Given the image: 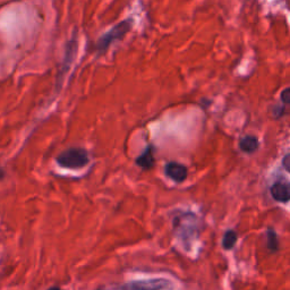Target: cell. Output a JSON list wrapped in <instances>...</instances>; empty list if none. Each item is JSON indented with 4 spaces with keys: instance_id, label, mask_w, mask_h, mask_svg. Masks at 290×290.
<instances>
[{
    "instance_id": "52a82bcc",
    "label": "cell",
    "mask_w": 290,
    "mask_h": 290,
    "mask_svg": "<svg viewBox=\"0 0 290 290\" xmlns=\"http://www.w3.org/2000/svg\"><path fill=\"white\" fill-rule=\"evenodd\" d=\"M239 148L243 152L245 153H252L254 152L259 148V141L255 136H245L244 138H241V141L239 143Z\"/></svg>"
},
{
    "instance_id": "4fadbf2b",
    "label": "cell",
    "mask_w": 290,
    "mask_h": 290,
    "mask_svg": "<svg viewBox=\"0 0 290 290\" xmlns=\"http://www.w3.org/2000/svg\"><path fill=\"white\" fill-rule=\"evenodd\" d=\"M99 290H105V289H99Z\"/></svg>"
},
{
    "instance_id": "ba28073f",
    "label": "cell",
    "mask_w": 290,
    "mask_h": 290,
    "mask_svg": "<svg viewBox=\"0 0 290 290\" xmlns=\"http://www.w3.org/2000/svg\"><path fill=\"white\" fill-rule=\"evenodd\" d=\"M236 241H237V234H236L234 230H228V232H225L222 239L223 248L227 251L232 250L236 245Z\"/></svg>"
},
{
    "instance_id": "7a4b0ae2",
    "label": "cell",
    "mask_w": 290,
    "mask_h": 290,
    "mask_svg": "<svg viewBox=\"0 0 290 290\" xmlns=\"http://www.w3.org/2000/svg\"><path fill=\"white\" fill-rule=\"evenodd\" d=\"M174 283L167 278H148L123 283L119 290H170Z\"/></svg>"
},
{
    "instance_id": "30bf717a",
    "label": "cell",
    "mask_w": 290,
    "mask_h": 290,
    "mask_svg": "<svg viewBox=\"0 0 290 290\" xmlns=\"http://www.w3.org/2000/svg\"><path fill=\"white\" fill-rule=\"evenodd\" d=\"M281 101L283 103L290 105V88L284 89L281 92Z\"/></svg>"
},
{
    "instance_id": "8992f818",
    "label": "cell",
    "mask_w": 290,
    "mask_h": 290,
    "mask_svg": "<svg viewBox=\"0 0 290 290\" xmlns=\"http://www.w3.org/2000/svg\"><path fill=\"white\" fill-rule=\"evenodd\" d=\"M136 164L143 169H151L154 165L153 150L151 147H148L145 151L136 159Z\"/></svg>"
},
{
    "instance_id": "7c38bea8",
    "label": "cell",
    "mask_w": 290,
    "mask_h": 290,
    "mask_svg": "<svg viewBox=\"0 0 290 290\" xmlns=\"http://www.w3.org/2000/svg\"><path fill=\"white\" fill-rule=\"evenodd\" d=\"M48 290H63V289L59 288V287H51V288H49Z\"/></svg>"
},
{
    "instance_id": "8fae6325",
    "label": "cell",
    "mask_w": 290,
    "mask_h": 290,
    "mask_svg": "<svg viewBox=\"0 0 290 290\" xmlns=\"http://www.w3.org/2000/svg\"><path fill=\"white\" fill-rule=\"evenodd\" d=\"M282 165H283V168L286 169L288 173L290 174V154H287L286 157L283 158L282 160Z\"/></svg>"
},
{
    "instance_id": "277c9868",
    "label": "cell",
    "mask_w": 290,
    "mask_h": 290,
    "mask_svg": "<svg viewBox=\"0 0 290 290\" xmlns=\"http://www.w3.org/2000/svg\"><path fill=\"white\" fill-rule=\"evenodd\" d=\"M271 195L277 202L288 203L290 202V182L284 180H278L271 187Z\"/></svg>"
},
{
    "instance_id": "9c48e42d",
    "label": "cell",
    "mask_w": 290,
    "mask_h": 290,
    "mask_svg": "<svg viewBox=\"0 0 290 290\" xmlns=\"http://www.w3.org/2000/svg\"><path fill=\"white\" fill-rule=\"evenodd\" d=\"M267 247L271 252H277L279 248V240L273 229L267 230Z\"/></svg>"
},
{
    "instance_id": "6da1fadb",
    "label": "cell",
    "mask_w": 290,
    "mask_h": 290,
    "mask_svg": "<svg viewBox=\"0 0 290 290\" xmlns=\"http://www.w3.org/2000/svg\"><path fill=\"white\" fill-rule=\"evenodd\" d=\"M89 154L87 150L72 148L65 150L57 157V163L63 168L80 169L89 163Z\"/></svg>"
},
{
    "instance_id": "3957f363",
    "label": "cell",
    "mask_w": 290,
    "mask_h": 290,
    "mask_svg": "<svg viewBox=\"0 0 290 290\" xmlns=\"http://www.w3.org/2000/svg\"><path fill=\"white\" fill-rule=\"evenodd\" d=\"M175 230L184 243H190L197 234V219L192 213L182 214L175 220Z\"/></svg>"
},
{
    "instance_id": "5b68a950",
    "label": "cell",
    "mask_w": 290,
    "mask_h": 290,
    "mask_svg": "<svg viewBox=\"0 0 290 290\" xmlns=\"http://www.w3.org/2000/svg\"><path fill=\"white\" fill-rule=\"evenodd\" d=\"M164 171L165 175L176 182H182L187 178V175H189V171H187L185 165L178 162H169L165 165Z\"/></svg>"
}]
</instances>
